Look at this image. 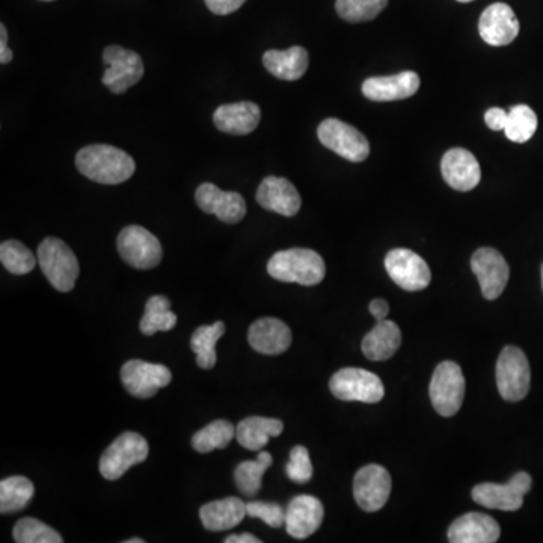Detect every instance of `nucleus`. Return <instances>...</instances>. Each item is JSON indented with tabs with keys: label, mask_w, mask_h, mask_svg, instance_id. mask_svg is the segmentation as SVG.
I'll return each mask as SVG.
<instances>
[{
	"label": "nucleus",
	"mask_w": 543,
	"mask_h": 543,
	"mask_svg": "<svg viewBox=\"0 0 543 543\" xmlns=\"http://www.w3.org/2000/svg\"><path fill=\"white\" fill-rule=\"evenodd\" d=\"M17 543H62L61 534L44 522L34 518H23L14 527Z\"/></svg>",
	"instance_id": "nucleus-37"
},
{
	"label": "nucleus",
	"mask_w": 543,
	"mask_h": 543,
	"mask_svg": "<svg viewBox=\"0 0 543 543\" xmlns=\"http://www.w3.org/2000/svg\"><path fill=\"white\" fill-rule=\"evenodd\" d=\"M471 269L479 280L482 295L495 301L509 283L510 269L503 255L494 248H480L471 258Z\"/></svg>",
	"instance_id": "nucleus-13"
},
{
	"label": "nucleus",
	"mask_w": 543,
	"mask_h": 543,
	"mask_svg": "<svg viewBox=\"0 0 543 543\" xmlns=\"http://www.w3.org/2000/svg\"><path fill=\"white\" fill-rule=\"evenodd\" d=\"M13 61V52L8 49V31L4 23L0 25V64H10Z\"/></svg>",
	"instance_id": "nucleus-42"
},
{
	"label": "nucleus",
	"mask_w": 543,
	"mask_h": 543,
	"mask_svg": "<svg viewBox=\"0 0 543 543\" xmlns=\"http://www.w3.org/2000/svg\"><path fill=\"white\" fill-rule=\"evenodd\" d=\"M465 378L459 364L444 361L436 367L430 381L429 394L433 408L442 417L458 414L464 403Z\"/></svg>",
	"instance_id": "nucleus-4"
},
{
	"label": "nucleus",
	"mask_w": 543,
	"mask_h": 543,
	"mask_svg": "<svg viewBox=\"0 0 543 543\" xmlns=\"http://www.w3.org/2000/svg\"><path fill=\"white\" fill-rule=\"evenodd\" d=\"M274 459L267 451H260L255 461L242 462L234 471L237 488L246 497H254L261 489L263 476Z\"/></svg>",
	"instance_id": "nucleus-32"
},
{
	"label": "nucleus",
	"mask_w": 543,
	"mask_h": 543,
	"mask_svg": "<svg viewBox=\"0 0 543 543\" xmlns=\"http://www.w3.org/2000/svg\"><path fill=\"white\" fill-rule=\"evenodd\" d=\"M507 118H509V112L501 108H492L485 114V123L494 132H500L506 127Z\"/></svg>",
	"instance_id": "nucleus-41"
},
{
	"label": "nucleus",
	"mask_w": 543,
	"mask_h": 543,
	"mask_svg": "<svg viewBox=\"0 0 543 543\" xmlns=\"http://www.w3.org/2000/svg\"><path fill=\"white\" fill-rule=\"evenodd\" d=\"M76 168L80 174L100 185H121L135 174L136 163L120 148L94 144L83 147L76 154Z\"/></svg>",
	"instance_id": "nucleus-1"
},
{
	"label": "nucleus",
	"mask_w": 543,
	"mask_h": 543,
	"mask_svg": "<svg viewBox=\"0 0 543 543\" xmlns=\"http://www.w3.org/2000/svg\"><path fill=\"white\" fill-rule=\"evenodd\" d=\"M500 534V525L492 516L477 512L461 516L448 528L451 543H494Z\"/></svg>",
	"instance_id": "nucleus-23"
},
{
	"label": "nucleus",
	"mask_w": 543,
	"mask_h": 543,
	"mask_svg": "<svg viewBox=\"0 0 543 543\" xmlns=\"http://www.w3.org/2000/svg\"><path fill=\"white\" fill-rule=\"evenodd\" d=\"M287 476L292 482L307 483L313 477V465H311L310 453L302 445H296L290 451V461L286 467Z\"/></svg>",
	"instance_id": "nucleus-38"
},
{
	"label": "nucleus",
	"mask_w": 543,
	"mask_h": 543,
	"mask_svg": "<svg viewBox=\"0 0 543 543\" xmlns=\"http://www.w3.org/2000/svg\"><path fill=\"white\" fill-rule=\"evenodd\" d=\"M121 381L132 396L150 399L160 388L168 387L172 381L171 372L162 364L132 359L121 369Z\"/></svg>",
	"instance_id": "nucleus-14"
},
{
	"label": "nucleus",
	"mask_w": 543,
	"mask_h": 543,
	"mask_svg": "<svg viewBox=\"0 0 543 543\" xmlns=\"http://www.w3.org/2000/svg\"><path fill=\"white\" fill-rule=\"evenodd\" d=\"M246 0H206L207 8L216 16L236 13Z\"/></svg>",
	"instance_id": "nucleus-40"
},
{
	"label": "nucleus",
	"mask_w": 543,
	"mask_h": 543,
	"mask_svg": "<svg viewBox=\"0 0 543 543\" xmlns=\"http://www.w3.org/2000/svg\"><path fill=\"white\" fill-rule=\"evenodd\" d=\"M225 543H261L258 537L252 536V534H233L225 539Z\"/></svg>",
	"instance_id": "nucleus-44"
},
{
	"label": "nucleus",
	"mask_w": 543,
	"mask_h": 543,
	"mask_svg": "<svg viewBox=\"0 0 543 543\" xmlns=\"http://www.w3.org/2000/svg\"><path fill=\"white\" fill-rule=\"evenodd\" d=\"M533 480L528 473H518L504 485L482 483L473 489V500L486 509L516 512L524 504L525 495L530 492Z\"/></svg>",
	"instance_id": "nucleus-11"
},
{
	"label": "nucleus",
	"mask_w": 543,
	"mask_h": 543,
	"mask_svg": "<svg viewBox=\"0 0 543 543\" xmlns=\"http://www.w3.org/2000/svg\"><path fill=\"white\" fill-rule=\"evenodd\" d=\"M531 372L527 356L519 347L501 350L497 362V387L507 402H519L530 391Z\"/></svg>",
	"instance_id": "nucleus-6"
},
{
	"label": "nucleus",
	"mask_w": 543,
	"mask_h": 543,
	"mask_svg": "<svg viewBox=\"0 0 543 543\" xmlns=\"http://www.w3.org/2000/svg\"><path fill=\"white\" fill-rule=\"evenodd\" d=\"M325 509L322 501L311 495H298L286 510L287 533L295 539H305L316 533L322 525Z\"/></svg>",
	"instance_id": "nucleus-21"
},
{
	"label": "nucleus",
	"mask_w": 543,
	"mask_h": 543,
	"mask_svg": "<svg viewBox=\"0 0 543 543\" xmlns=\"http://www.w3.org/2000/svg\"><path fill=\"white\" fill-rule=\"evenodd\" d=\"M38 263L53 289L68 293L76 286L80 267L76 255L67 243L56 237H47L38 246Z\"/></svg>",
	"instance_id": "nucleus-3"
},
{
	"label": "nucleus",
	"mask_w": 543,
	"mask_h": 543,
	"mask_svg": "<svg viewBox=\"0 0 543 543\" xmlns=\"http://www.w3.org/2000/svg\"><path fill=\"white\" fill-rule=\"evenodd\" d=\"M257 203L263 209L287 216V218L298 215L302 206L298 189L287 178L274 177V175L261 181L257 189Z\"/></svg>",
	"instance_id": "nucleus-18"
},
{
	"label": "nucleus",
	"mask_w": 543,
	"mask_h": 543,
	"mask_svg": "<svg viewBox=\"0 0 543 543\" xmlns=\"http://www.w3.org/2000/svg\"><path fill=\"white\" fill-rule=\"evenodd\" d=\"M261 120L260 106L252 102L230 103L219 106L213 115V123L222 133L245 136L257 129Z\"/></svg>",
	"instance_id": "nucleus-24"
},
{
	"label": "nucleus",
	"mask_w": 543,
	"mask_h": 543,
	"mask_svg": "<svg viewBox=\"0 0 543 543\" xmlns=\"http://www.w3.org/2000/svg\"><path fill=\"white\" fill-rule=\"evenodd\" d=\"M388 0H337L335 10L349 23L370 22L387 8Z\"/></svg>",
	"instance_id": "nucleus-36"
},
{
	"label": "nucleus",
	"mask_w": 543,
	"mask_h": 543,
	"mask_svg": "<svg viewBox=\"0 0 543 543\" xmlns=\"http://www.w3.org/2000/svg\"><path fill=\"white\" fill-rule=\"evenodd\" d=\"M150 448L144 436L126 432L118 436L100 458V474L106 480H118L135 465L148 458Z\"/></svg>",
	"instance_id": "nucleus-5"
},
{
	"label": "nucleus",
	"mask_w": 543,
	"mask_h": 543,
	"mask_svg": "<svg viewBox=\"0 0 543 543\" xmlns=\"http://www.w3.org/2000/svg\"><path fill=\"white\" fill-rule=\"evenodd\" d=\"M263 65L272 76L281 80H299L307 73L310 56L301 46L287 50H267L263 55Z\"/></svg>",
	"instance_id": "nucleus-25"
},
{
	"label": "nucleus",
	"mask_w": 543,
	"mask_h": 543,
	"mask_svg": "<svg viewBox=\"0 0 543 543\" xmlns=\"http://www.w3.org/2000/svg\"><path fill=\"white\" fill-rule=\"evenodd\" d=\"M0 261L14 275H26L37 266L38 258L19 240H7L0 245Z\"/></svg>",
	"instance_id": "nucleus-35"
},
{
	"label": "nucleus",
	"mask_w": 543,
	"mask_h": 543,
	"mask_svg": "<svg viewBox=\"0 0 543 543\" xmlns=\"http://www.w3.org/2000/svg\"><path fill=\"white\" fill-rule=\"evenodd\" d=\"M103 62L108 65L103 74V85L111 89V93L123 94L135 86L144 76L142 58L133 50L121 46L106 47Z\"/></svg>",
	"instance_id": "nucleus-10"
},
{
	"label": "nucleus",
	"mask_w": 543,
	"mask_h": 543,
	"mask_svg": "<svg viewBox=\"0 0 543 543\" xmlns=\"http://www.w3.org/2000/svg\"><path fill=\"white\" fill-rule=\"evenodd\" d=\"M41 2H53V0H41Z\"/></svg>",
	"instance_id": "nucleus-48"
},
{
	"label": "nucleus",
	"mask_w": 543,
	"mask_h": 543,
	"mask_svg": "<svg viewBox=\"0 0 543 543\" xmlns=\"http://www.w3.org/2000/svg\"><path fill=\"white\" fill-rule=\"evenodd\" d=\"M458 2H461V4H470L473 0H458Z\"/></svg>",
	"instance_id": "nucleus-46"
},
{
	"label": "nucleus",
	"mask_w": 543,
	"mask_h": 543,
	"mask_svg": "<svg viewBox=\"0 0 543 543\" xmlns=\"http://www.w3.org/2000/svg\"><path fill=\"white\" fill-rule=\"evenodd\" d=\"M370 313L373 314L376 320H385L387 319L388 313H390V305L384 299H375V301L370 304L369 307Z\"/></svg>",
	"instance_id": "nucleus-43"
},
{
	"label": "nucleus",
	"mask_w": 543,
	"mask_h": 543,
	"mask_svg": "<svg viewBox=\"0 0 543 543\" xmlns=\"http://www.w3.org/2000/svg\"><path fill=\"white\" fill-rule=\"evenodd\" d=\"M537 130V117L533 109L527 105L513 106L509 111L504 133L507 139L516 144H524L533 138Z\"/></svg>",
	"instance_id": "nucleus-34"
},
{
	"label": "nucleus",
	"mask_w": 543,
	"mask_h": 543,
	"mask_svg": "<svg viewBox=\"0 0 543 543\" xmlns=\"http://www.w3.org/2000/svg\"><path fill=\"white\" fill-rule=\"evenodd\" d=\"M126 543H144V540L139 539V537H136V539L126 540Z\"/></svg>",
	"instance_id": "nucleus-45"
},
{
	"label": "nucleus",
	"mask_w": 543,
	"mask_h": 543,
	"mask_svg": "<svg viewBox=\"0 0 543 543\" xmlns=\"http://www.w3.org/2000/svg\"><path fill=\"white\" fill-rule=\"evenodd\" d=\"M402 332L391 320H379L375 328L362 340V353L370 361H387L399 350Z\"/></svg>",
	"instance_id": "nucleus-26"
},
{
	"label": "nucleus",
	"mask_w": 543,
	"mask_h": 543,
	"mask_svg": "<svg viewBox=\"0 0 543 543\" xmlns=\"http://www.w3.org/2000/svg\"><path fill=\"white\" fill-rule=\"evenodd\" d=\"M246 515V503L236 497L212 501L200 509L201 521L209 531L230 530L239 525Z\"/></svg>",
	"instance_id": "nucleus-27"
},
{
	"label": "nucleus",
	"mask_w": 543,
	"mask_h": 543,
	"mask_svg": "<svg viewBox=\"0 0 543 543\" xmlns=\"http://www.w3.org/2000/svg\"><path fill=\"white\" fill-rule=\"evenodd\" d=\"M117 248L121 258L135 269H153L162 261L163 251L159 239L139 225H129L121 231Z\"/></svg>",
	"instance_id": "nucleus-9"
},
{
	"label": "nucleus",
	"mask_w": 543,
	"mask_h": 543,
	"mask_svg": "<svg viewBox=\"0 0 543 543\" xmlns=\"http://www.w3.org/2000/svg\"><path fill=\"white\" fill-rule=\"evenodd\" d=\"M420 88V77L414 71H403L387 77H370L362 83V94L372 102H394L414 96Z\"/></svg>",
	"instance_id": "nucleus-20"
},
{
	"label": "nucleus",
	"mask_w": 543,
	"mask_h": 543,
	"mask_svg": "<svg viewBox=\"0 0 543 543\" xmlns=\"http://www.w3.org/2000/svg\"><path fill=\"white\" fill-rule=\"evenodd\" d=\"M442 177L450 188L459 192H470L482 180L479 160L465 148H451L441 160Z\"/></svg>",
	"instance_id": "nucleus-17"
},
{
	"label": "nucleus",
	"mask_w": 543,
	"mask_h": 543,
	"mask_svg": "<svg viewBox=\"0 0 543 543\" xmlns=\"http://www.w3.org/2000/svg\"><path fill=\"white\" fill-rule=\"evenodd\" d=\"M267 272L283 283L317 286L325 278L326 266L313 249L292 248L272 255L267 263Z\"/></svg>",
	"instance_id": "nucleus-2"
},
{
	"label": "nucleus",
	"mask_w": 543,
	"mask_h": 543,
	"mask_svg": "<svg viewBox=\"0 0 543 543\" xmlns=\"http://www.w3.org/2000/svg\"><path fill=\"white\" fill-rule=\"evenodd\" d=\"M234 436H236V427L230 421L216 420L195 433L192 438V447L198 453L222 450L233 441Z\"/></svg>",
	"instance_id": "nucleus-33"
},
{
	"label": "nucleus",
	"mask_w": 543,
	"mask_h": 543,
	"mask_svg": "<svg viewBox=\"0 0 543 543\" xmlns=\"http://www.w3.org/2000/svg\"><path fill=\"white\" fill-rule=\"evenodd\" d=\"M34 483L23 476L8 477L0 482V513L25 509L34 497Z\"/></svg>",
	"instance_id": "nucleus-30"
},
{
	"label": "nucleus",
	"mask_w": 543,
	"mask_h": 543,
	"mask_svg": "<svg viewBox=\"0 0 543 543\" xmlns=\"http://www.w3.org/2000/svg\"><path fill=\"white\" fill-rule=\"evenodd\" d=\"M331 393L344 402L378 403L384 399L381 378L369 370L347 367L335 373L329 381Z\"/></svg>",
	"instance_id": "nucleus-7"
},
{
	"label": "nucleus",
	"mask_w": 543,
	"mask_h": 543,
	"mask_svg": "<svg viewBox=\"0 0 543 543\" xmlns=\"http://www.w3.org/2000/svg\"><path fill=\"white\" fill-rule=\"evenodd\" d=\"M385 269L391 280L406 292H420L432 281L430 267L411 249L397 248L388 252Z\"/></svg>",
	"instance_id": "nucleus-12"
},
{
	"label": "nucleus",
	"mask_w": 543,
	"mask_h": 543,
	"mask_svg": "<svg viewBox=\"0 0 543 543\" xmlns=\"http://www.w3.org/2000/svg\"><path fill=\"white\" fill-rule=\"evenodd\" d=\"M246 512L251 518H258L266 522L269 527L280 528L286 524V510L277 503H263L252 501L246 504Z\"/></svg>",
	"instance_id": "nucleus-39"
},
{
	"label": "nucleus",
	"mask_w": 543,
	"mask_h": 543,
	"mask_svg": "<svg viewBox=\"0 0 543 543\" xmlns=\"http://www.w3.org/2000/svg\"><path fill=\"white\" fill-rule=\"evenodd\" d=\"M284 423L277 418L249 417L236 427V438L246 450L261 451L270 438L283 433Z\"/></svg>",
	"instance_id": "nucleus-28"
},
{
	"label": "nucleus",
	"mask_w": 543,
	"mask_h": 543,
	"mask_svg": "<svg viewBox=\"0 0 543 543\" xmlns=\"http://www.w3.org/2000/svg\"><path fill=\"white\" fill-rule=\"evenodd\" d=\"M177 325V316L171 311V302L165 296H153L145 305L142 316L141 332L144 335H154L156 332L171 331Z\"/></svg>",
	"instance_id": "nucleus-29"
},
{
	"label": "nucleus",
	"mask_w": 543,
	"mask_h": 543,
	"mask_svg": "<svg viewBox=\"0 0 543 543\" xmlns=\"http://www.w3.org/2000/svg\"><path fill=\"white\" fill-rule=\"evenodd\" d=\"M319 141L349 162H364L370 156V142L358 129L337 118H328L317 129Z\"/></svg>",
	"instance_id": "nucleus-8"
},
{
	"label": "nucleus",
	"mask_w": 543,
	"mask_h": 543,
	"mask_svg": "<svg viewBox=\"0 0 543 543\" xmlns=\"http://www.w3.org/2000/svg\"><path fill=\"white\" fill-rule=\"evenodd\" d=\"M542 289H543V264H542Z\"/></svg>",
	"instance_id": "nucleus-47"
},
{
	"label": "nucleus",
	"mask_w": 543,
	"mask_h": 543,
	"mask_svg": "<svg viewBox=\"0 0 543 543\" xmlns=\"http://www.w3.org/2000/svg\"><path fill=\"white\" fill-rule=\"evenodd\" d=\"M391 494V476L381 465L362 467L353 480V497L366 512H378L387 504Z\"/></svg>",
	"instance_id": "nucleus-15"
},
{
	"label": "nucleus",
	"mask_w": 543,
	"mask_h": 543,
	"mask_svg": "<svg viewBox=\"0 0 543 543\" xmlns=\"http://www.w3.org/2000/svg\"><path fill=\"white\" fill-rule=\"evenodd\" d=\"M225 334L224 322L201 326L191 338V347L197 355V364L204 370L216 366V343Z\"/></svg>",
	"instance_id": "nucleus-31"
},
{
	"label": "nucleus",
	"mask_w": 543,
	"mask_h": 543,
	"mask_svg": "<svg viewBox=\"0 0 543 543\" xmlns=\"http://www.w3.org/2000/svg\"><path fill=\"white\" fill-rule=\"evenodd\" d=\"M195 201L204 213L215 215L225 224H239L246 215V203L242 195L221 191L212 183H203L197 189Z\"/></svg>",
	"instance_id": "nucleus-16"
},
{
	"label": "nucleus",
	"mask_w": 543,
	"mask_h": 543,
	"mask_svg": "<svg viewBox=\"0 0 543 543\" xmlns=\"http://www.w3.org/2000/svg\"><path fill=\"white\" fill-rule=\"evenodd\" d=\"M248 341L252 349L263 355H281L292 344V331L280 319L264 317L252 323L248 332Z\"/></svg>",
	"instance_id": "nucleus-22"
},
{
	"label": "nucleus",
	"mask_w": 543,
	"mask_h": 543,
	"mask_svg": "<svg viewBox=\"0 0 543 543\" xmlns=\"http://www.w3.org/2000/svg\"><path fill=\"white\" fill-rule=\"evenodd\" d=\"M480 37L494 47L513 43L519 34V22L507 4H492L483 11L479 22Z\"/></svg>",
	"instance_id": "nucleus-19"
}]
</instances>
